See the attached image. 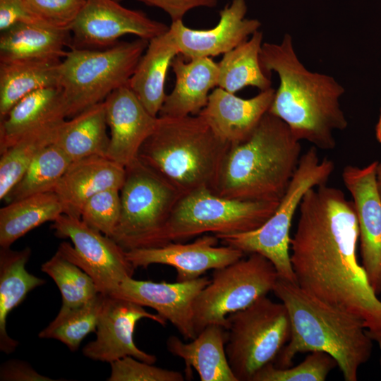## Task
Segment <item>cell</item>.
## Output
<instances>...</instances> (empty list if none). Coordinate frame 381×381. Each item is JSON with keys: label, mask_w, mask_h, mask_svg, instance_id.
<instances>
[{"label": "cell", "mask_w": 381, "mask_h": 381, "mask_svg": "<svg viewBox=\"0 0 381 381\" xmlns=\"http://www.w3.org/2000/svg\"><path fill=\"white\" fill-rule=\"evenodd\" d=\"M290 258L297 284L332 306L381 329V299L357 257L358 225L352 200L326 184L309 189L299 205Z\"/></svg>", "instance_id": "cell-1"}, {"label": "cell", "mask_w": 381, "mask_h": 381, "mask_svg": "<svg viewBox=\"0 0 381 381\" xmlns=\"http://www.w3.org/2000/svg\"><path fill=\"white\" fill-rule=\"evenodd\" d=\"M260 61L266 74L274 71L279 78L268 111L284 121L298 140L334 149V132L348 126L340 104L344 88L333 77L308 70L289 34L279 44L262 43Z\"/></svg>", "instance_id": "cell-2"}, {"label": "cell", "mask_w": 381, "mask_h": 381, "mask_svg": "<svg viewBox=\"0 0 381 381\" xmlns=\"http://www.w3.org/2000/svg\"><path fill=\"white\" fill-rule=\"evenodd\" d=\"M272 291L286 306L291 322L290 339L273 364L288 368L297 353L323 351L334 358L344 380L356 381L359 368L373 351L364 320L280 277Z\"/></svg>", "instance_id": "cell-3"}, {"label": "cell", "mask_w": 381, "mask_h": 381, "mask_svg": "<svg viewBox=\"0 0 381 381\" xmlns=\"http://www.w3.org/2000/svg\"><path fill=\"white\" fill-rule=\"evenodd\" d=\"M301 157L300 140L267 111L246 140L230 145L213 193L229 199L279 202Z\"/></svg>", "instance_id": "cell-4"}, {"label": "cell", "mask_w": 381, "mask_h": 381, "mask_svg": "<svg viewBox=\"0 0 381 381\" xmlns=\"http://www.w3.org/2000/svg\"><path fill=\"white\" fill-rule=\"evenodd\" d=\"M229 146L199 114L159 116L138 159L182 195L199 189L213 192Z\"/></svg>", "instance_id": "cell-5"}, {"label": "cell", "mask_w": 381, "mask_h": 381, "mask_svg": "<svg viewBox=\"0 0 381 381\" xmlns=\"http://www.w3.org/2000/svg\"><path fill=\"white\" fill-rule=\"evenodd\" d=\"M148 43L138 38L100 49L71 47L59 66L66 117L104 102L128 84Z\"/></svg>", "instance_id": "cell-6"}, {"label": "cell", "mask_w": 381, "mask_h": 381, "mask_svg": "<svg viewBox=\"0 0 381 381\" xmlns=\"http://www.w3.org/2000/svg\"><path fill=\"white\" fill-rule=\"evenodd\" d=\"M334 170V163L320 159L317 147L301 155L297 169L272 215L258 229L243 233L216 236L224 245L245 253H257L274 266L279 277L296 282L290 258V229L294 216L305 193L326 184Z\"/></svg>", "instance_id": "cell-7"}, {"label": "cell", "mask_w": 381, "mask_h": 381, "mask_svg": "<svg viewBox=\"0 0 381 381\" xmlns=\"http://www.w3.org/2000/svg\"><path fill=\"white\" fill-rule=\"evenodd\" d=\"M279 202L229 199L208 189L194 190L181 195L151 248L210 233L219 236L255 230L272 215Z\"/></svg>", "instance_id": "cell-8"}, {"label": "cell", "mask_w": 381, "mask_h": 381, "mask_svg": "<svg viewBox=\"0 0 381 381\" xmlns=\"http://www.w3.org/2000/svg\"><path fill=\"white\" fill-rule=\"evenodd\" d=\"M226 320L225 351L237 381H252L260 368L274 361L291 337L286 306L267 295Z\"/></svg>", "instance_id": "cell-9"}, {"label": "cell", "mask_w": 381, "mask_h": 381, "mask_svg": "<svg viewBox=\"0 0 381 381\" xmlns=\"http://www.w3.org/2000/svg\"><path fill=\"white\" fill-rule=\"evenodd\" d=\"M125 169L121 215L110 238L125 250L151 248L183 195L138 159Z\"/></svg>", "instance_id": "cell-10"}, {"label": "cell", "mask_w": 381, "mask_h": 381, "mask_svg": "<svg viewBox=\"0 0 381 381\" xmlns=\"http://www.w3.org/2000/svg\"><path fill=\"white\" fill-rule=\"evenodd\" d=\"M278 278L274 265L257 253L213 270L210 282L193 303L196 334L210 325L226 329L229 315L247 308L272 291Z\"/></svg>", "instance_id": "cell-11"}, {"label": "cell", "mask_w": 381, "mask_h": 381, "mask_svg": "<svg viewBox=\"0 0 381 381\" xmlns=\"http://www.w3.org/2000/svg\"><path fill=\"white\" fill-rule=\"evenodd\" d=\"M56 236L69 238L57 251L90 275L99 291L114 296L121 283L133 277L135 268L127 259L126 250L111 238L86 224L80 218L66 214L53 222Z\"/></svg>", "instance_id": "cell-12"}, {"label": "cell", "mask_w": 381, "mask_h": 381, "mask_svg": "<svg viewBox=\"0 0 381 381\" xmlns=\"http://www.w3.org/2000/svg\"><path fill=\"white\" fill-rule=\"evenodd\" d=\"M169 28L115 0H85L71 30V47L107 48L128 34L150 40L167 32Z\"/></svg>", "instance_id": "cell-13"}, {"label": "cell", "mask_w": 381, "mask_h": 381, "mask_svg": "<svg viewBox=\"0 0 381 381\" xmlns=\"http://www.w3.org/2000/svg\"><path fill=\"white\" fill-rule=\"evenodd\" d=\"M147 318L164 326L167 321L158 314L128 300L104 295L96 330V338L83 348V355L92 360L111 362L126 356L154 364L156 356L140 349L134 341L136 323Z\"/></svg>", "instance_id": "cell-14"}, {"label": "cell", "mask_w": 381, "mask_h": 381, "mask_svg": "<svg viewBox=\"0 0 381 381\" xmlns=\"http://www.w3.org/2000/svg\"><path fill=\"white\" fill-rule=\"evenodd\" d=\"M377 161L360 167L346 166L341 173L359 230L362 265L375 292L381 291V197L376 182Z\"/></svg>", "instance_id": "cell-15"}, {"label": "cell", "mask_w": 381, "mask_h": 381, "mask_svg": "<svg viewBox=\"0 0 381 381\" xmlns=\"http://www.w3.org/2000/svg\"><path fill=\"white\" fill-rule=\"evenodd\" d=\"M218 240L214 234H207L191 243L171 242L159 247L126 250V255L135 269L153 264L165 265L175 268L176 282H187L243 257L244 253L236 248L217 246Z\"/></svg>", "instance_id": "cell-16"}, {"label": "cell", "mask_w": 381, "mask_h": 381, "mask_svg": "<svg viewBox=\"0 0 381 381\" xmlns=\"http://www.w3.org/2000/svg\"><path fill=\"white\" fill-rule=\"evenodd\" d=\"M210 279L200 277L187 282H152L125 279L114 296L152 308L170 322L186 340L196 336L193 321V303Z\"/></svg>", "instance_id": "cell-17"}, {"label": "cell", "mask_w": 381, "mask_h": 381, "mask_svg": "<svg viewBox=\"0 0 381 381\" xmlns=\"http://www.w3.org/2000/svg\"><path fill=\"white\" fill-rule=\"evenodd\" d=\"M246 0H232L219 11V20L212 28L196 30L183 20L171 22L170 30L185 59L224 54L246 41L261 25L257 19L246 18Z\"/></svg>", "instance_id": "cell-18"}, {"label": "cell", "mask_w": 381, "mask_h": 381, "mask_svg": "<svg viewBox=\"0 0 381 381\" xmlns=\"http://www.w3.org/2000/svg\"><path fill=\"white\" fill-rule=\"evenodd\" d=\"M111 135L107 157L127 167L155 130L159 116L150 114L128 83L113 91L104 101Z\"/></svg>", "instance_id": "cell-19"}, {"label": "cell", "mask_w": 381, "mask_h": 381, "mask_svg": "<svg viewBox=\"0 0 381 381\" xmlns=\"http://www.w3.org/2000/svg\"><path fill=\"white\" fill-rule=\"evenodd\" d=\"M274 92L271 87L253 97L243 99L217 87L198 114L222 140L230 145L238 143L250 135L269 111Z\"/></svg>", "instance_id": "cell-20"}, {"label": "cell", "mask_w": 381, "mask_h": 381, "mask_svg": "<svg viewBox=\"0 0 381 381\" xmlns=\"http://www.w3.org/2000/svg\"><path fill=\"white\" fill-rule=\"evenodd\" d=\"M126 169L107 157L91 156L73 161L52 191L66 214L80 218L85 202L107 189L121 190Z\"/></svg>", "instance_id": "cell-21"}, {"label": "cell", "mask_w": 381, "mask_h": 381, "mask_svg": "<svg viewBox=\"0 0 381 381\" xmlns=\"http://www.w3.org/2000/svg\"><path fill=\"white\" fill-rule=\"evenodd\" d=\"M171 67L175 74L174 89L167 95L159 111L160 117L198 115L206 106L210 91L217 87L218 64L210 57L188 60L178 54Z\"/></svg>", "instance_id": "cell-22"}, {"label": "cell", "mask_w": 381, "mask_h": 381, "mask_svg": "<svg viewBox=\"0 0 381 381\" xmlns=\"http://www.w3.org/2000/svg\"><path fill=\"white\" fill-rule=\"evenodd\" d=\"M226 337L224 327L210 325L188 343L171 335L166 346L170 353L183 360L186 374L190 378L194 368L201 381H237L226 354Z\"/></svg>", "instance_id": "cell-23"}, {"label": "cell", "mask_w": 381, "mask_h": 381, "mask_svg": "<svg viewBox=\"0 0 381 381\" xmlns=\"http://www.w3.org/2000/svg\"><path fill=\"white\" fill-rule=\"evenodd\" d=\"M170 27V26H169ZM179 54L169 30L150 40L128 82L147 111L157 116L166 98L164 83L172 60Z\"/></svg>", "instance_id": "cell-24"}, {"label": "cell", "mask_w": 381, "mask_h": 381, "mask_svg": "<svg viewBox=\"0 0 381 381\" xmlns=\"http://www.w3.org/2000/svg\"><path fill=\"white\" fill-rule=\"evenodd\" d=\"M30 255L31 249L28 247L20 250L10 247L0 248V350L7 354L18 346V342L6 330L9 313L25 300L30 291L46 282L26 270Z\"/></svg>", "instance_id": "cell-25"}, {"label": "cell", "mask_w": 381, "mask_h": 381, "mask_svg": "<svg viewBox=\"0 0 381 381\" xmlns=\"http://www.w3.org/2000/svg\"><path fill=\"white\" fill-rule=\"evenodd\" d=\"M70 30L18 23L1 32L0 61L29 59H64L72 47Z\"/></svg>", "instance_id": "cell-26"}, {"label": "cell", "mask_w": 381, "mask_h": 381, "mask_svg": "<svg viewBox=\"0 0 381 381\" xmlns=\"http://www.w3.org/2000/svg\"><path fill=\"white\" fill-rule=\"evenodd\" d=\"M60 59L0 61V118L25 96L47 87L59 86Z\"/></svg>", "instance_id": "cell-27"}, {"label": "cell", "mask_w": 381, "mask_h": 381, "mask_svg": "<svg viewBox=\"0 0 381 381\" xmlns=\"http://www.w3.org/2000/svg\"><path fill=\"white\" fill-rule=\"evenodd\" d=\"M60 117H66L60 86L47 87L28 94L1 120L0 152L30 130Z\"/></svg>", "instance_id": "cell-28"}, {"label": "cell", "mask_w": 381, "mask_h": 381, "mask_svg": "<svg viewBox=\"0 0 381 381\" xmlns=\"http://www.w3.org/2000/svg\"><path fill=\"white\" fill-rule=\"evenodd\" d=\"M104 102L95 104L64 121L54 144L73 161L91 156L107 157L110 137Z\"/></svg>", "instance_id": "cell-29"}, {"label": "cell", "mask_w": 381, "mask_h": 381, "mask_svg": "<svg viewBox=\"0 0 381 381\" xmlns=\"http://www.w3.org/2000/svg\"><path fill=\"white\" fill-rule=\"evenodd\" d=\"M54 191L44 192L7 203L0 210V246H11L30 231L64 214Z\"/></svg>", "instance_id": "cell-30"}, {"label": "cell", "mask_w": 381, "mask_h": 381, "mask_svg": "<svg viewBox=\"0 0 381 381\" xmlns=\"http://www.w3.org/2000/svg\"><path fill=\"white\" fill-rule=\"evenodd\" d=\"M262 45V33L258 30L246 41L223 54L218 63L217 87L233 94L247 86L260 91L271 88V80L260 61Z\"/></svg>", "instance_id": "cell-31"}, {"label": "cell", "mask_w": 381, "mask_h": 381, "mask_svg": "<svg viewBox=\"0 0 381 381\" xmlns=\"http://www.w3.org/2000/svg\"><path fill=\"white\" fill-rule=\"evenodd\" d=\"M65 118L47 121L24 133L13 144L0 152V199L4 200L20 179L36 156L54 143Z\"/></svg>", "instance_id": "cell-32"}, {"label": "cell", "mask_w": 381, "mask_h": 381, "mask_svg": "<svg viewBox=\"0 0 381 381\" xmlns=\"http://www.w3.org/2000/svg\"><path fill=\"white\" fill-rule=\"evenodd\" d=\"M71 162L70 157L56 144L47 146L36 156L4 200L9 203L52 191Z\"/></svg>", "instance_id": "cell-33"}, {"label": "cell", "mask_w": 381, "mask_h": 381, "mask_svg": "<svg viewBox=\"0 0 381 381\" xmlns=\"http://www.w3.org/2000/svg\"><path fill=\"white\" fill-rule=\"evenodd\" d=\"M104 294L99 293L86 303L68 310H59L56 318L38 334L41 339L60 341L77 351L83 339L96 332Z\"/></svg>", "instance_id": "cell-34"}, {"label": "cell", "mask_w": 381, "mask_h": 381, "mask_svg": "<svg viewBox=\"0 0 381 381\" xmlns=\"http://www.w3.org/2000/svg\"><path fill=\"white\" fill-rule=\"evenodd\" d=\"M57 285L62 296L61 310L80 306L100 293L92 277L59 251L41 266Z\"/></svg>", "instance_id": "cell-35"}, {"label": "cell", "mask_w": 381, "mask_h": 381, "mask_svg": "<svg viewBox=\"0 0 381 381\" xmlns=\"http://www.w3.org/2000/svg\"><path fill=\"white\" fill-rule=\"evenodd\" d=\"M336 366L329 354L313 351L294 367L281 368L270 363L255 373L252 381H324Z\"/></svg>", "instance_id": "cell-36"}, {"label": "cell", "mask_w": 381, "mask_h": 381, "mask_svg": "<svg viewBox=\"0 0 381 381\" xmlns=\"http://www.w3.org/2000/svg\"><path fill=\"white\" fill-rule=\"evenodd\" d=\"M120 190L107 189L90 198L83 205L80 219L90 227L111 237L121 215Z\"/></svg>", "instance_id": "cell-37"}, {"label": "cell", "mask_w": 381, "mask_h": 381, "mask_svg": "<svg viewBox=\"0 0 381 381\" xmlns=\"http://www.w3.org/2000/svg\"><path fill=\"white\" fill-rule=\"evenodd\" d=\"M30 15L42 24L70 30L85 0H23Z\"/></svg>", "instance_id": "cell-38"}, {"label": "cell", "mask_w": 381, "mask_h": 381, "mask_svg": "<svg viewBox=\"0 0 381 381\" xmlns=\"http://www.w3.org/2000/svg\"><path fill=\"white\" fill-rule=\"evenodd\" d=\"M109 381H183V375L176 370L153 365L132 356H126L110 363Z\"/></svg>", "instance_id": "cell-39"}, {"label": "cell", "mask_w": 381, "mask_h": 381, "mask_svg": "<svg viewBox=\"0 0 381 381\" xmlns=\"http://www.w3.org/2000/svg\"><path fill=\"white\" fill-rule=\"evenodd\" d=\"M147 6L157 7L167 13L171 22L183 20L190 11L200 8H214L218 0H138Z\"/></svg>", "instance_id": "cell-40"}, {"label": "cell", "mask_w": 381, "mask_h": 381, "mask_svg": "<svg viewBox=\"0 0 381 381\" xmlns=\"http://www.w3.org/2000/svg\"><path fill=\"white\" fill-rule=\"evenodd\" d=\"M18 23L44 25L30 15L23 0H0L1 32Z\"/></svg>", "instance_id": "cell-41"}, {"label": "cell", "mask_w": 381, "mask_h": 381, "mask_svg": "<svg viewBox=\"0 0 381 381\" xmlns=\"http://www.w3.org/2000/svg\"><path fill=\"white\" fill-rule=\"evenodd\" d=\"M1 381H53L37 372L25 361L12 359L2 363L0 368Z\"/></svg>", "instance_id": "cell-42"}, {"label": "cell", "mask_w": 381, "mask_h": 381, "mask_svg": "<svg viewBox=\"0 0 381 381\" xmlns=\"http://www.w3.org/2000/svg\"><path fill=\"white\" fill-rule=\"evenodd\" d=\"M367 333L373 342L377 343L381 351V329L376 330L367 329Z\"/></svg>", "instance_id": "cell-43"}, {"label": "cell", "mask_w": 381, "mask_h": 381, "mask_svg": "<svg viewBox=\"0 0 381 381\" xmlns=\"http://www.w3.org/2000/svg\"><path fill=\"white\" fill-rule=\"evenodd\" d=\"M376 182L377 187L381 197V159L377 161L376 167Z\"/></svg>", "instance_id": "cell-44"}, {"label": "cell", "mask_w": 381, "mask_h": 381, "mask_svg": "<svg viewBox=\"0 0 381 381\" xmlns=\"http://www.w3.org/2000/svg\"><path fill=\"white\" fill-rule=\"evenodd\" d=\"M375 136L377 140L381 143V109L380 115L375 128Z\"/></svg>", "instance_id": "cell-45"}, {"label": "cell", "mask_w": 381, "mask_h": 381, "mask_svg": "<svg viewBox=\"0 0 381 381\" xmlns=\"http://www.w3.org/2000/svg\"><path fill=\"white\" fill-rule=\"evenodd\" d=\"M115 1H116L118 2H121L122 0H115Z\"/></svg>", "instance_id": "cell-46"}, {"label": "cell", "mask_w": 381, "mask_h": 381, "mask_svg": "<svg viewBox=\"0 0 381 381\" xmlns=\"http://www.w3.org/2000/svg\"><path fill=\"white\" fill-rule=\"evenodd\" d=\"M380 368H381V358H380Z\"/></svg>", "instance_id": "cell-47"}, {"label": "cell", "mask_w": 381, "mask_h": 381, "mask_svg": "<svg viewBox=\"0 0 381 381\" xmlns=\"http://www.w3.org/2000/svg\"><path fill=\"white\" fill-rule=\"evenodd\" d=\"M380 298L381 299V291H380Z\"/></svg>", "instance_id": "cell-48"}]
</instances>
